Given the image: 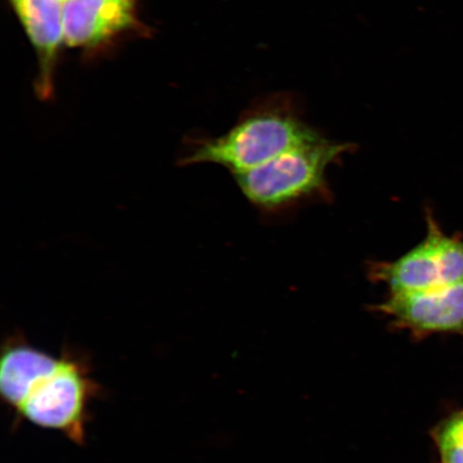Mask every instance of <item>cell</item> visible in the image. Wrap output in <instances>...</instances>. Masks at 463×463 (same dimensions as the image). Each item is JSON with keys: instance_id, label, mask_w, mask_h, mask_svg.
<instances>
[{"instance_id": "obj_3", "label": "cell", "mask_w": 463, "mask_h": 463, "mask_svg": "<svg viewBox=\"0 0 463 463\" xmlns=\"http://www.w3.org/2000/svg\"><path fill=\"white\" fill-rule=\"evenodd\" d=\"M353 147L322 137L233 177L241 194L259 210H285L307 200L328 198L327 171Z\"/></svg>"}, {"instance_id": "obj_8", "label": "cell", "mask_w": 463, "mask_h": 463, "mask_svg": "<svg viewBox=\"0 0 463 463\" xmlns=\"http://www.w3.org/2000/svg\"><path fill=\"white\" fill-rule=\"evenodd\" d=\"M436 439L442 463H463V414L445 421Z\"/></svg>"}, {"instance_id": "obj_2", "label": "cell", "mask_w": 463, "mask_h": 463, "mask_svg": "<svg viewBox=\"0 0 463 463\" xmlns=\"http://www.w3.org/2000/svg\"><path fill=\"white\" fill-rule=\"evenodd\" d=\"M320 137L288 103L270 102L249 112L222 137L188 143L178 165H218L235 175Z\"/></svg>"}, {"instance_id": "obj_6", "label": "cell", "mask_w": 463, "mask_h": 463, "mask_svg": "<svg viewBox=\"0 0 463 463\" xmlns=\"http://www.w3.org/2000/svg\"><path fill=\"white\" fill-rule=\"evenodd\" d=\"M135 0H63V43L71 48L100 44L135 22Z\"/></svg>"}, {"instance_id": "obj_5", "label": "cell", "mask_w": 463, "mask_h": 463, "mask_svg": "<svg viewBox=\"0 0 463 463\" xmlns=\"http://www.w3.org/2000/svg\"><path fill=\"white\" fill-rule=\"evenodd\" d=\"M373 310L420 339L433 334L463 337V281L428 291L389 294Z\"/></svg>"}, {"instance_id": "obj_1", "label": "cell", "mask_w": 463, "mask_h": 463, "mask_svg": "<svg viewBox=\"0 0 463 463\" xmlns=\"http://www.w3.org/2000/svg\"><path fill=\"white\" fill-rule=\"evenodd\" d=\"M103 395L85 352L65 346L60 355H52L22 334L4 341L0 396L16 426L27 421L85 447L92 404Z\"/></svg>"}, {"instance_id": "obj_7", "label": "cell", "mask_w": 463, "mask_h": 463, "mask_svg": "<svg viewBox=\"0 0 463 463\" xmlns=\"http://www.w3.org/2000/svg\"><path fill=\"white\" fill-rule=\"evenodd\" d=\"M27 36L36 49L42 75L39 89L49 95L52 71L63 43V0H11Z\"/></svg>"}, {"instance_id": "obj_4", "label": "cell", "mask_w": 463, "mask_h": 463, "mask_svg": "<svg viewBox=\"0 0 463 463\" xmlns=\"http://www.w3.org/2000/svg\"><path fill=\"white\" fill-rule=\"evenodd\" d=\"M426 236L420 244L393 260L370 264V280L390 294L428 291L463 281V235L444 233L430 210L426 212Z\"/></svg>"}]
</instances>
